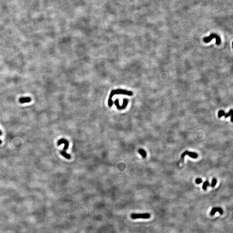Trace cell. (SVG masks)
I'll use <instances>...</instances> for the list:
<instances>
[{"mask_svg": "<svg viewBox=\"0 0 233 233\" xmlns=\"http://www.w3.org/2000/svg\"><path fill=\"white\" fill-rule=\"evenodd\" d=\"M232 114H233V110L232 109H231L230 110H229V111L228 112V113H226L224 115V117L225 118H228V117H229L230 116H231L232 115Z\"/></svg>", "mask_w": 233, "mask_h": 233, "instance_id": "cell-13", "label": "cell"}, {"mask_svg": "<svg viewBox=\"0 0 233 233\" xmlns=\"http://www.w3.org/2000/svg\"><path fill=\"white\" fill-rule=\"evenodd\" d=\"M32 100L31 98L30 97H22L20 98L19 102L21 104L23 103H28L31 102Z\"/></svg>", "mask_w": 233, "mask_h": 233, "instance_id": "cell-8", "label": "cell"}, {"mask_svg": "<svg viewBox=\"0 0 233 233\" xmlns=\"http://www.w3.org/2000/svg\"><path fill=\"white\" fill-rule=\"evenodd\" d=\"M216 184H217V180L215 178H213L212 179V180L211 182V186L212 187H214L216 185Z\"/></svg>", "mask_w": 233, "mask_h": 233, "instance_id": "cell-14", "label": "cell"}, {"mask_svg": "<svg viewBox=\"0 0 233 233\" xmlns=\"http://www.w3.org/2000/svg\"><path fill=\"white\" fill-rule=\"evenodd\" d=\"M115 95H124L127 96H132L133 95V93L131 91H127L122 89H118L117 90H113L112 91H111L108 100V105L110 107H111L113 105L112 97L113 96Z\"/></svg>", "mask_w": 233, "mask_h": 233, "instance_id": "cell-1", "label": "cell"}, {"mask_svg": "<svg viewBox=\"0 0 233 233\" xmlns=\"http://www.w3.org/2000/svg\"><path fill=\"white\" fill-rule=\"evenodd\" d=\"M215 39L216 40V44L217 45L220 44L221 42V38L217 35L215 34H211L209 37L204 38L203 39L204 42L206 43H208L210 42L211 39Z\"/></svg>", "mask_w": 233, "mask_h": 233, "instance_id": "cell-3", "label": "cell"}, {"mask_svg": "<svg viewBox=\"0 0 233 233\" xmlns=\"http://www.w3.org/2000/svg\"><path fill=\"white\" fill-rule=\"evenodd\" d=\"M151 215L149 213H133L130 215L131 218L132 219H149L150 218Z\"/></svg>", "mask_w": 233, "mask_h": 233, "instance_id": "cell-2", "label": "cell"}, {"mask_svg": "<svg viewBox=\"0 0 233 233\" xmlns=\"http://www.w3.org/2000/svg\"><path fill=\"white\" fill-rule=\"evenodd\" d=\"M225 114V113L224 111L223 110H219L218 112V118H220L222 117V116L224 115Z\"/></svg>", "mask_w": 233, "mask_h": 233, "instance_id": "cell-12", "label": "cell"}, {"mask_svg": "<svg viewBox=\"0 0 233 233\" xmlns=\"http://www.w3.org/2000/svg\"><path fill=\"white\" fill-rule=\"evenodd\" d=\"M202 182V180L201 178H197L196 180V184H199Z\"/></svg>", "mask_w": 233, "mask_h": 233, "instance_id": "cell-15", "label": "cell"}, {"mask_svg": "<svg viewBox=\"0 0 233 233\" xmlns=\"http://www.w3.org/2000/svg\"><path fill=\"white\" fill-rule=\"evenodd\" d=\"M57 144L58 145H62V144H64V151H66L69 147V143L68 141L64 139H61L59 140L58 141Z\"/></svg>", "mask_w": 233, "mask_h": 233, "instance_id": "cell-6", "label": "cell"}, {"mask_svg": "<svg viewBox=\"0 0 233 233\" xmlns=\"http://www.w3.org/2000/svg\"><path fill=\"white\" fill-rule=\"evenodd\" d=\"M216 212H218L221 215L223 213V209L220 207H215L211 209L210 212V215L211 216H213Z\"/></svg>", "mask_w": 233, "mask_h": 233, "instance_id": "cell-7", "label": "cell"}, {"mask_svg": "<svg viewBox=\"0 0 233 233\" xmlns=\"http://www.w3.org/2000/svg\"><path fill=\"white\" fill-rule=\"evenodd\" d=\"M1 143H2V141L0 140V144H1Z\"/></svg>", "mask_w": 233, "mask_h": 233, "instance_id": "cell-18", "label": "cell"}, {"mask_svg": "<svg viewBox=\"0 0 233 233\" xmlns=\"http://www.w3.org/2000/svg\"><path fill=\"white\" fill-rule=\"evenodd\" d=\"M232 118H233V117L231 115V121L232 122H233V120H232Z\"/></svg>", "mask_w": 233, "mask_h": 233, "instance_id": "cell-16", "label": "cell"}, {"mask_svg": "<svg viewBox=\"0 0 233 233\" xmlns=\"http://www.w3.org/2000/svg\"><path fill=\"white\" fill-rule=\"evenodd\" d=\"M60 154L63 156V157H64L65 158H66V159H70L71 158V155L67 153L65 151H64V150H63V151H60Z\"/></svg>", "mask_w": 233, "mask_h": 233, "instance_id": "cell-9", "label": "cell"}, {"mask_svg": "<svg viewBox=\"0 0 233 233\" xmlns=\"http://www.w3.org/2000/svg\"><path fill=\"white\" fill-rule=\"evenodd\" d=\"M128 102V101L127 99H126V98H124L123 99V104L121 106H120V105H119V99L118 98L116 99L115 100L114 102V104L116 106L117 108H118V110H123V109H124V108H126L127 107V106Z\"/></svg>", "mask_w": 233, "mask_h": 233, "instance_id": "cell-4", "label": "cell"}, {"mask_svg": "<svg viewBox=\"0 0 233 233\" xmlns=\"http://www.w3.org/2000/svg\"><path fill=\"white\" fill-rule=\"evenodd\" d=\"M138 152L142 156L143 158H145L146 157V152L143 149H140L138 150Z\"/></svg>", "mask_w": 233, "mask_h": 233, "instance_id": "cell-10", "label": "cell"}, {"mask_svg": "<svg viewBox=\"0 0 233 233\" xmlns=\"http://www.w3.org/2000/svg\"><path fill=\"white\" fill-rule=\"evenodd\" d=\"M209 185V183L208 181L204 182L203 185H202V189H203L204 190H206L207 187Z\"/></svg>", "mask_w": 233, "mask_h": 233, "instance_id": "cell-11", "label": "cell"}, {"mask_svg": "<svg viewBox=\"0 0 233 233\" xmlns=\"http://www.w3.org/2000/svg\"><path fill=\"white\" fill-rule=\"evenodd\" d=\"M186 155H188L189 157H191L192 158H197L198 157V155H197V154L196 153H195V152H189V151H186L184 152L182 154L181 159L182 160H184V157Z\"/></svg>", "mask_w": 233, "mask_h": 233, "instance_id": "cell-5", "label": "cell"}, {"mask_svg": "<svg viewBox=\"0 0 233 233\" xmlns=\"http://www.w3.org/2000/svg\"><path fill=\"white\" fill-rule=\"evenodd\" d=\"M2 133L1 131L0 130V136H1V135H2Z\"/></svg>", "mask_w": 233, "mask_h": 233, "instance_id": "cell-17", "label": "cell"}]
</instances>
